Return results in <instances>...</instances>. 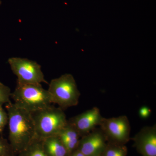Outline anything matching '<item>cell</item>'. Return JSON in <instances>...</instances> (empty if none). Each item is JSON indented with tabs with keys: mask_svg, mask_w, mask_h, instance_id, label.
<instances>
[{
	"mask_svg": "<svg viewBox=\"0 0 156 156\" xmlns=\"http://www.w3.org/2000/svg\"><path fill=\"white\" fill-rule=\"evenodd\" d=\"M9 126V140L16 155L36 137L31 114L14 103L6 104Z\"/></svg>",
	"mask_w": 156,
	"mask_h": 156,
	"instance_id": "6da1fadb",
	"label": "cell"
},
{
	"mask_svg": "<svg viewBox=\"0 0 156 156\" xmlns=\"http://www.w3.org/2000/svg\"><path fill=\"white\" fill-rule=\"evenodd\" d=\"M31 114L36 137L42 140L58 135L68 123L64 110L52 105Z\"/></svg>",
	"mask_w": 156,
	"mask_h": 156,
	"instance_id": "7a4b0ae2",
	"label": "cell"
},
{
	"mask_svg": "<svg viewBox=\"0 0 156 156\" xmlns=\"http://www.w3.org/2000/svg\"><path fill=\"white\" fill-rule=\"evenodd\" d=\"M11 98L17 106L32 113L52 105L50 95L41 84H20L17 86Z\"/></svg>",
	"mask_w": 156,
	"mask_h": 156,
	"instance_id": "3957f363",
	"label": "cell"
},
{
	"mask_svg": "<svg viewBox=\"0 0 156 156\" xmlns=\"http://www.w3.org/2000/svg\"><path fill=\"white\" fill-rule=\"evenodd\" d=\"M53 104L63 110L76 106L81 94L72 75L65 74L50 81L48 89Z\"/></svg>",
	"mask_w": 156,
	"mask_h": 156,
	"instance_id": "277c9868",
	"label": "cell"
},
{
	"mask_svg": "<svg viewBox=\"0 0 156 156\" xmlns=\"http://www.w3.org/2000/svg\"><path fill=\"white\" fill-rule=\"evenodd\" d=\"M11 70L17 77L20 84H48L41 66L36 62L20 57H11L8 60Z\"/></svg>",
	"mask_w": 156,
	"mask_h": 156,
	"instance_id": "5b68a950",
	"label": "cell"
},
{
	"mask_svg": "<svg viewBox=\"0 0 156 156\" xmlns=\"http://www.w3.org/2000/svg\"><path fill=\"white\" fill-rule=\"evenodd\" d=\"M99 126L107 141L125 144L130 139L131 126L126 115L103 118Z\"/></svg>",
	"mask_w": 156,
	"mask_h": 156,
	"instance_id": "8992f818",
	"label": "cell"
},
{
	"mask_svg": "<svg viewBox=\"0 0 156 156\" xmlns=\"http://www.w3.org/2000/svg\"><path fill=\"white\" fill-rule=\"evenodd\" d=\"M107 141V140L100 128H95L81 137L77 149L85 156L100 155L106 147Z\"/></svg>",
	"mask_w": 156,
	"mask_h": 156,
	"instance_id": "52a82bcc",
	"label": "cell"
},
{
	"mask_svg": "<svg viewBox=\"0 0 156 156\" xmlns=\"http://www.w3.org/2000/svg\"><path fill=\"white\" fill-rule=\"evenodd\" d=\"M103 118L100 110L95 107L71 118L68 122L76 128L81 137L99 126Z\"/></svg>",
	"mask_w": 156,
	"mask_h": 156,
	"instance_id": "ba28073f",
	"label": "cell"
},
{
	"mask_svg": "<svg viewBox=\"0 0 156 156\" xmlns=\"http://www.w3.org/2000/svg\"><path fill=\"white\" fill-rule=\"evenodd\" d=\"M134 145L142 156H156V126H146L133 138Z\"/></svg>",
	"mask_w": 156,
	"mask_h": 156,
	"instance_id": "9c48e42d",
	"label": "cell"
},
{
	"mask_svg": "<svg viewBox=\"0 0 156 156\" xmlns=\"http://www.w3.org/2000/svg\"><path fill=\"white\" fill-rule=\"evenodd\" d=\"M57 136L61 140L69 154L77 148L81 136L76 128L68 122Z\"/></svg>",
	"mask_w": 156,
	"mask_h": 156,
	"instance_id": "30bf717a",
	"label": "cell"
},
{
	"mask_svg": "<svg viewBox=\"0 0 156 156\" xmlns=\"http://www.w3.org/2000/svg\"><path fill=\"white\" fill-rule=\"evenodd\" d=\"M43 147L48 156H68V152L58 136H54L42 140Z\"/></svg>",
	"mask_w": 156,
	"mask_h": 156,
	"instance_id": "8fae6325",
	"label": "cell"
},
{
	"mask_svg": "<svg viewBox=\"0 0 156 156\" xmlns=\"http://www.w3.org/2000/svg\"><path fill=\"white\" fill-rule=\"evenodd\" d=\"M17 156H48L45 152L42 140L36 137L25 149L17 155Z\"/></svg>",
	"mask_w": 156,
	"mask_h": 156,
	"instance_id": "7c38bea8",
	"label": "cell"
},
{
	"mask_svg": "<svg viewBox=\"0 0 156 156\" xmlns=\"http://www.w3.org/2000/svg\"><path fill=\"white\" fill-rule=\"evenodd\" d=\"M127 152V148L124 144L108 141L102 156H126Z\"/></svg>",
	"mask_w": 156,
	"mask_h": 156,
	"instance_id": "4fadbf2b",
	"label": "cell"
},
{
	"mask_svg": "<svg viewBox=\"0 0 156 156\" xmlns=\"http://www.w3.org/2000/svg\"><path fill=\"white\" fill-rule=\"evenodd\" d=\"M11 94L10 88L0 82V106L11 102Z\"/></svg>",
	"mask_w": 156,
	"mask_h": 156,
	"instance_id": "5bb4252c",
	"label": "cell"
},
{
	"mask_svg": "<svg viewBox=\"0 0 156 156\" xmlns=\"http://www.w3.org/2000/svg\"><path fill=\"white\" fill-rule=\"evenodd\" d=\"M14 150L9 141L0 137V156H15Z\"/></svg>",
	"mask_w": 156,
	"mask_h": 156,
	"instance_id": "9a60e30c",
	"label": "cell"
},
{
	"mask_svg": "<svg viewBox=\"0 0 156 156\" xmlns=\"http://www.w3.org/2000/svg\"><path fill=\"white\" fill-rule=\"evenodd\" d=\"M8 124V115L7 112L0 106V134L2 133L4 128Z\"/></svg>",
	"mask_w": 156,
	"mask_h": 156,
	"instance_id": "2e32d148",
	"label": "cell"
},
{
	"mask_svg": "<svg viewBox=\"0 0 156 156\" xmlns=\"http://www.w3.org/2000/svg\"><path fill=\"white\" fill-rule=\"evenodd\" d=\"M151 111L147 107H141L139 110V115L140 117L143 119L147 118L151 114Z\"/></svg>",
	"mask_w": 156,
	"mask_h": 156,
	"instance_id": "e0dca14e",
	"label": "cell"
},
{
	"mask_svg": "<svg viewBox=\"0 0 156 156\" xmlns=\"http://www.w3.org/2000/svg\"><path fill=\"white\" fill-rule=\"evenodd\" d=\"M68 156H85L83 154L81 153L80 151L77 149L73 151Z\"/></svg>",
	"mask_w": 156,
	"mask_h": 156,
	"instance_id": "ac0fdd59",
	"label": "cell"
},
{
	"mask_svg": "<svg viewBox=\"0 0 156 156\" xmlns=\"http://www.w3.org/2000/svg\"><path fill=\"white\" fill-rule=\"evenodd\" d=\"M98 156H102V154L100 155H98Z\"/></svg>",
	"mask_w": 156,
	"mask_h": 156,
	"instance_id": "d6986e66",
	"label": "cell"
},
{
	"mask_svg": "<svg viewBox=\"0 0 156 156\" xmlns=\"http://www.w3.org/2000/svg\"><path fill=\"white\" fill-rule=\"evenodd\" d=\"M1 0H0V5H1Z\"/></svg>",
	"mask_w": 156,
	"mask_h": 156,
	"instance_id": "ffe728a7",
	"label": "cell"
}]
</instances>
